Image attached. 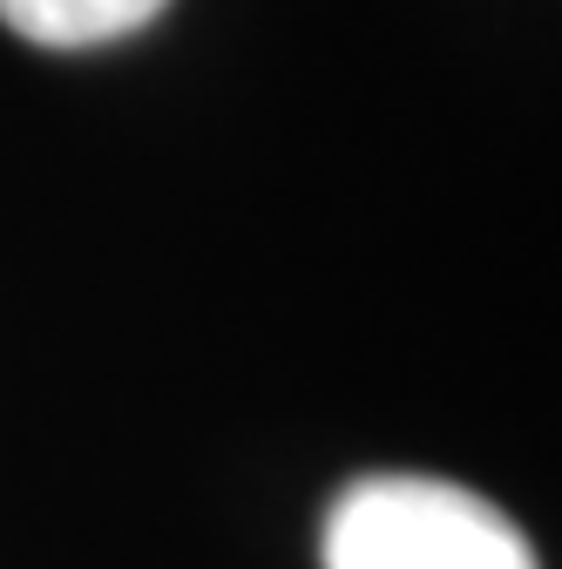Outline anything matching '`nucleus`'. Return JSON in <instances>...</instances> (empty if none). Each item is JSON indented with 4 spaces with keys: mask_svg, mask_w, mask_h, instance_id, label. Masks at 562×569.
I'll use <instances>...</instances> for the list:
<instances>
[{
    "mask_svg": "<svg viewBox=\"0 0 562 569\" xmlns=\"http://www.w3.org/2000/svg\"><path fill=\"white\" fill-rule=\"evenodd\" d=\"M170 0H0V21L34 48H102L150 28Z\"/></svg>",
    "mask_w": 562,
    "mask_h": 569,
    "instance_id": "nucleus-2",
    "label": "nucleus"
},
{
    "mask_svg": "<svg viewBox=\"0 0 562 569\" xmlns=\"http://www.w3.org/2000/svg\"><path fill=\"white\" fill-rule=\"evenodd\" d=\"M325 569H535L529 536L488 495L441 475H360L319 536Z\"/></svg>",
    "mask_w": 562,
    "mask_h": 569,
    "instance_id": "nucleus-1",
    "label": "nucleus"
}]
</instances>
